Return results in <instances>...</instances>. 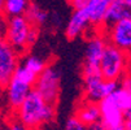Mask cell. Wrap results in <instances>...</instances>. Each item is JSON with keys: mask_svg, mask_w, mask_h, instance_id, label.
I'll return each mask as SVG.
<instances>
[{"mask_svg": "<svg viewBox=\"0 0 131 130\" xmlns=\"http://www.w3.org/2000/svg\"><path fill=\"white\" fill-rule=\"evenodd\" d=\"M4 2H5V0H0V13H3V9H4Z\"/></svg>", "mask_w": 131, "mask_h": 130, "instance_id": "cell-25", "label": "cell"}, {"mask_svg": "<svg viewBox=\"0 0 131 130\" xmlns=\"http://www.w3.org/2000/svg\"><path fill=\"white\" fill-rule=\"evenodd\" d=\"M0 130H4V126H3V122H2V118H0Z\"/></svg>", "mask_w": 131, "mask_h": 130, "instance_id": "cell-27", "label": "cell"}, {"mask_svg": "<svg viewBox=\"0 0 131 130\" xmlns=\"http://www.w3.org/2000/svg\"><path fill=\"white\" fill-rule=\"evenodd\" d=\"M126 2H128V3H131V0H126Z\"/></svg>", "mask_w": 131, "mask_h": 130, "instance_id": "cell-28", "label": "cell"}, {"mask_svg": "<svg viewBox=\"0 0 131 130\" xmlns=\"http://www.w3.org/2000/svg\"><path fill=\"white\" fill-rule=\"evenodd\" d=\"M30 4H31L30 0H5L3 13L7 18L25 16Z\"/></svg>", "mask_w": 131, "mask_h": 130, "instance_id": "cell-15", "label": "cell"}, {"mask_svg": "<svg viewBox=\"0 0 131 130\" xmlns=\"http://www.w3.org/2000/svg\"><path fill=\"white\" fill-rule=\"evenodd\" d=\"M112 2L113 0H90L88 5L84 8L91 25L100 29V31L105 26V17Z\"/></svg>", "mask_w": 131, "mask_h": 130, "instance_id": "cell-12", "label": "cell"}, {"mask_svg": "<svg viewBox=\"0 0 131 130\" xmlns=\"http://www.w3.org/2000/svg\"><path fill=\"white\" fill-rule=\"evenodd\" d=\"M119 87L118 81H108L103 76L83 78V99L100 103L104 98L112 95Z\"/></svg>", "mask_w": 131, "mask_h": 130, "instance_id": "cell-6", "label": "cell"}, {"mask_svg": "<svg viewBox=\"0 0 131 130\" xmlns=\"http://www.w3.org/2000/svg\"><path fill=\"white\" fill-rule=\"evenodd\" d=\"M90 26L92 25L84 9L73 11L65 27V35L68 39H77L88 31Z\"/></svg>", "mask_w": 131, "mask_h": 130, "instance_id": "cell-11", "label": "cell"}, {"mask_svg": "<svg viewBox=\"0 0 131 130\" xmlns=\"http://www.w3.org/2000/svg\"><path fill=\"white\" fill-rule=\"evenodd\" d=\"M99 105L101 112V121L104 124L117 130H125V121H126L125 112L116 102L113 94L104 98L99 103Z\"/></svg>", "mask_w": 131, "mask_h": 130, "instance_id": "cell-9", "label": "cell"}, {"mask_svg": "<svg viewBox=\"0 0 131 130\" xmlns=\"http://www.w3.org/2000/svg\"><path fill=\"white\" fill-rule=\"evenodd\" d=\"M5 130H31V129L27 127L24 122H21L18 118H16V120H13V121H10L8 124Z\"/></svg>", "mask_w": 131, "mask_h": 130, "instance_id": "cell-19", "label": "cell"}, {"mask_svg": "<svg viewBox=\"0 0 131 130\" xmlns=\"http://www.w3.org/2000/svg\"><path fill=\"white\" fill-rule=\"evenodd\" d=\"M60 73L54 65H47L46 69L38 76L34 85V90L49 103L54 104L60 95Z\"/></svg>", "mask_w": 131, "mask_h": 130, "instance_id": "cell-5", "label": "cell"}, {"mask_svg": "<svg viewBox=\"0 0 131 130\" xmlns=\"http://www.w3.org/2000/svg\"><path fill=\"white\" fill-rule=\"evenodd\" d=\"M127 18H131V3L126 0H113L105 17V26L113 25L117 21L127 20Z\"/></svg>", "mask_w": 131, "mask_h": 130, "instance_id": "cell-14", "label": "cell"}, {"mask_svg": "<svg viewBox=\"0 0 131 130\" xmlns=\"http://www.w3.org/2000/svg\"><path fill=\"white\" fill-rule=\"evenodd\" d=\"M49 21L52 22V25L59 26L61 24V18L59 17V14H49Z\"/></svg>", "mask_w": 131, "mask_h": 130, "instance_id": "cell-23", "label": "cell"}, {"mask_svg": "<svg viewBox=\"0 0 131 130\" xmlns=\"http://www.w3.org/2000/svg\"><path fill=\"white\" fill-rule=\"evenodd\" d=\"M32 24L26 18V16H17L8 18L4 39L20 53L25 55L29 49V36L32 29Z\"/></svg>", "mask_w": 131, "mask_h": 130, "instance_id": "cell-4", "label": "cell"}, {"mask_svg": "<svg viewBox=\"0 0 131 130\" xmlns=\"http://www.w3.org/2000/svg\"><path fill=\"white\" fill-rule=\"evenodd\" d=\"M21 64L29 69L30 72H32L34 74L39 76V74L46 69V66L48 65L42 57L39 56H35V55H30V56H25V59H22Z\"/></svg>", "mask_w": 131, "mask_h": 130, "instance_id": "cell-17", "label": "cell"}, {"mask_svg": "<svg viewBox=\"0 0 131 130\" xmlns=\"http://www.w3.org/2000/svg\"><path fill=\"white\" fill-rule=\"evenodd\" d=\"M0 88H2V87H0Z\"/></svg>", "mask_w": 131, "mask_h": 130, "instance_id": "cell-29", "label": "cell"}, {"mask_svg": "<svg viewBox=\"0 0 131 130\" xmlns=\"http://www.w3.org/2000/svg\"><path fill=\"white\" fill-rule=\"evenodd\" d=\"M75 116L87 126H91L101 121V112H100V105L96 102H91L83 99L75 111Z\"/></svg>", "mask_w": 131, "mask_h": 130, "instance_id": "cell-13", "label": "cell"}, {"mask_svg": "<svg viewBox=\"0 0 131 130\" xmlns=\"http://www.w3.org/2000/svg\"><path fill=\"white\" fill-rule=\"evenodd\" d=\"M7 22H8V18L4 16V13H0V38H4Z\"/></svg>", "mask_w": 131, "mask_h": 130, "instance_id": "cell-22", "label": "cell"}, {"mask_svg": "<svg viewBox=\"0 0 131 130\" xmlns=\"http://www.w3.org/2000/svg\"><path fill=\"white\" fill-rule=\"evenodd\" d=\"M18 53L4 38H0V87L4 88L20 65Z\"/></svg>", "mask_w": 131, "mask_h": 130, "instance_id": "cell-8", "label": "cell"}, {"mask_svg": "<svg viewBox=\"0 0 131 130\" xmlns=\"http://www.w3.org/2000/svg\"><path fill=\"white\" fill-rule=\"evenodd\" d=\"M88 130H117V129H113V127L108 126L106 124H104L103 121H99L96 124L88 126Z\"/></svg>", "mask_w": 131, "mask_h": 130, "instance_id": "cell-21", "label": "cell"}, {"mask_svg": "<svg viewBox=\"0 0 131 130\" xmlns=\"http://www.w3.org/2000/svg\"><path fill=\"white\" fill-rule=\"evenodd\" d=\"M68 3L73 8V11H79V9H84L88 5L90 0H68Z\"/></svg>", "mask_w": 131, "mask_h": 130, "instance_id": "cell-20", "label": "cell"}, {"mask_svg": "<svg viewBox=\"0 0 131 130\" xmlns=\"http://www.w3.org/2000/svg\"><path fill=\"white\" fill-rule=\"evenodd\" d=\"M64 130H88V126L84 125L75 115H74L66 121Z\"/></svg>", "mask_w": 131, "mask_h": 130, "instance_id": "cell-18", "label": "cell"}, {"mask_svg": "<svg viewBox=\"0 0 131 130\" xmlns=\"http://www.w3.org/2000/svg\"><path fill=\"white\" fill-rule=\"evenodd\" d=\"M125 130H131V120L125 121Z\"/></svg>", "mask_w": 131, "mask_h": 130, "instance_id": "cell-24", "label": "cell"}, {"mask_svg": "<svg viewBox=\"0 0 131 130\" xmlns=\"http://www.w3.org/2000/svg\"><path fill=\"white\" fill-rule=\"evenodd\" d=\"M54 104L47 102L38 91L32 90L14 115L31 130L48 124L54 117Z\"/></svg>", "mask_w": 131, "mask_h": 130, "instance_id": "cell-1", "label": "cell"}, {"mask_svg": "<svg viewBox=\"0 0 131 130\" xmlns=\"http://www.w3.org/2000/svg\"><path fill=\"white\" fill-rule=\"evenodd\" d=\"M101 33L105 35L109 43L131 55V18L105 26Z\"/></svg>", "mask_w": 131, "mask_h": 130, "instance_id": "cell-7", "label": "cell"}, {"mask_svg": "<svg viewBox=\"0 0 131 130\" xmlns=\"http://www.w3.org/2000/svg\"><path fill=\"white\" fill-rule=\"evenodd\" d=\"M108 41L105 35L100 31V34L92 35L87 42L86 52H84V60L82 68H96L100 69V63L103 59V55L105 52Z\"/></svg>", "mask_w": 131, "mask_h": 130, "instance_id": "cell-10", "label": "cell"}, {"mask_svg": "<svg viewBox=\"0 0 131 130\" xmlns=\"http://www.w3.org/2000/svg\"><path fill=\"white\" fill-rule=\"evenodd\" d=\"M25 16L34 26H38V27H40L42 25L49 21V14L43 8H40L38 4H34V3L30 4Z\"/></svg>", "mask_w": 131, "mask_h": 130, "instance_id": "cell-16", "label": "cell"}, {"mask_svg": "<svg viewBox=\"0 0 131 130\" xmlns=\"http://www.w3.org/2000/svg\"><path fill=\"white\" fill-rule=\"evenodd\" d=\"M38 78L36 74L26 69L21 63L16 69L13 77L4 87V99L9 111L16 112L27 98V95L34 90L35 81Z\"/></svg>", "mask_w": 131, "mask_h": 130, "instance_id": "cell-2", "label": "cell"}, {"mask_svg": "<svg viewBox=\"0 0 131 130\" xmlns=\"http://www.w3.org/2000/svg\"><path fill=\"white\" fill-rule=\"evenodd\" d=\"M131 55L119 49L108 42L105 52L100 63V72L104 79L108 81H121L126 74Z\"/></svg>", "mask_w": 131, "mask_h": 130, "instance_id": "cell-3", "label": "cell"}, {"mask_svg": "<svg viewBox=\"0 0 131 130\" xmlns=\"http://www.w3.org/2000/svg\"><path fill=\"white\" fill-rule=\"evenodd\" d=\"M127 74L131 76V57H130V63H128V68H127Z\"/></svg>", "mask_w": 131, "mask_h": 130, "instance_id": "cell-26", "label": "cell"}]
</instances>
